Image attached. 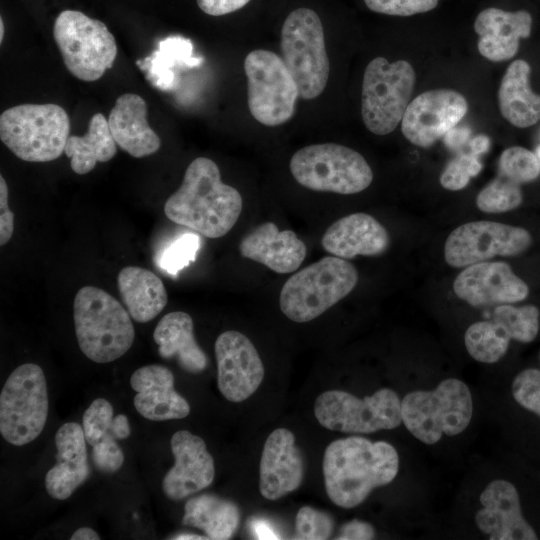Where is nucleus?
Wrapping results in <instances>:
<instances>
[{
  "label": "nucleus",
  "instance_id": "1",
  "mask_svg": "<svg viewBox=\"0 0 540 540\" xmlns=\"http://www.w3.org/2000/svg\"><path fill=\"white\" fill-rule=\"evenodd\" d=\"M398 470V453L385 441L350 436L331 442L324 452L326 493L346 509L360 505L373 489L391 483Z\"/></svg>",
  "mask_w": 540,
  "mask_h": 540
},
{
  "label": "nucleus",
  "instance_id": "2",
  "mask_svg": "<svg viewBox=\"0 0 540 540\" xmlns=\"http://www.w3.org/2000/svg\"><path fill=\"white\" fill-rule=\"evenodd\" d=\"M243 207L239 191L221 180L217 164L197 157L187 167L180 187L166 200L172 222L207 238H220L236 224Z\"/></svg>",
  "mask_w": 540,
  "mask_h": 540
},
{
  "label": "nucleus",
  "instance_id": "3",
  "mask_svg": "<svg viewBox=\"0 0 540 540\" xmlns=\"http://www.w3.org/2000/svg\"><path fill=\"white\" fill-rule=\"evenodd\" d=\"M73 318L80 350L96 363L117 360L133 344L135 331L129 312L103 289H79L74 298Z\"/></svg>",
  "mask_w": 540,
  "mask_h": 540
},
{
  "label": "nucleus",
  "instance_id": "4",
  "mask_svg": "<svg viewBox=\"0 0 540 540\" xmlns=\"http://www.w3.org/2000/svg\"><path fill=\"white\" fill-rule=\"evenodd\" d=\"M358 283L355 266L326 256L293 274L283 285L279 306L297 323L311 321L346 297Z\"/></svg>",
  "mask_w": 540,
  "mask_h": 540
},
{
  "label": "nucleus",
  "instance_id": "5",
  "mask_svg": "<svg viewBox=\"0 0 540 540\" xmlns=\"http://www.w3.org/2000/svg\"><path fill=\"white\" fill-rule=\"evenodd\" d=\"M473 414L470 389L448 378L431 391L417 390L401 400L402 423L419 441L433 445L443 435L455 436L468 427Z\"/></svg>",
  "mask_w": 540,
  "mask_h": 540
},
{
  "label": "nucleus",
  "instance_id": "6",
  "mask_svg": "<svg viewBox=\"0 0 540 540\" xmlns=\"http://www.w3.org/2000/svg\"><path fill=\"white\" fill-rule=\"evenodd\" d=\"M70 132L67 112L56 104H21L0 116V138L19 159L49 162L65 150Z\"/></svg>",
  "mask_w": 540,
  "mask_h": 540
},
{
  "label": "nucleus",
  "instance_id": "7",
  "mask_svg": "<svg viewBox=\"0 0 540 540\" xmlns=\"http://www.w3.org/2000/svg\"><path fill=\"white\" fill-rule=\"evenodd\" d=\"M289 167L300 185L320 192L355 194L368 188L373 180L365 158L336 143L312 144L297 150Z\"/></svg>",
  "mask_w": 540,
  "mask_h": 540
},
{
  "label": "nucleus",
  "instance_id": "8",
  "mask_svg": "<svg viewBox=\"0 0 540 540\" xmlns=\"http://www.w3.org/2000/svg\"><path fill=\"white\" fill-rule=\"evenodd\" d=\"M283 61L304 100L317 98L326 88L330 64L322 22L315 11L298 8L285 19L281 30Z\"/></svg>",
  "mask_w": 540,
  "mask_h": 540
},
{
  "label": "nucleus",
  "instance_id": "9",
  "mask_svg": "<svg viewBox=\"0 0 540 540\" xmlns=\"http://www.w3.org/2000/svg\"><path fill=\"white\" fill-rule=\"evenodd\" d=\"M53 36L67 70L74 77L92 82L112 68L117 45L100 20L77 10H64L55 20Z\"/></svg>",
  "mask_w": 540,
  "mask_h": 540
},
{
  "label": "nucleus",
  "instance_id": "10",
  "mask_svg": "<svg viewBox=\"0 0 540 540\" xmlns=\"http://www.w3.org/2000/svg\"><path fill=\"white\" fill-rule=\"evenodd\" d=\"M415 72L405 60L392 63L372 59L365 68L361 114L365 127L376 135L393 132L402 121L415 85Z\"/></svg>",
  "mask_w": 540,
  "mask_h": 540
},
{
  "label": "nucleus",
  "instance_id": "11",
  "mask_svg": "<svg viewBox=\"0 0 540 540\" xmlns=\"http://www.w3.org/2000/svg\"><path fill=\"white\" fill-rule=\"evenodd\" d=\"M49 409L40 366L26 363L7 378L0 394V433L12 445L23 446L42 432Z\"/></svg>",
  "mask_w": 540,
  "mask_h": 540
},
{
  "label": "nucleus",
  "instance_id": "12",
  "mask_svg": "<svg viewBox=\"0 0 540 540\" xmlns=\"http://www.w3.org/2000/svg\"><path fill=\"white\" fill-rule=\"evenodd\" d=\"M244 71L252 117L269 127L289 121L295 112L299 90L283 59L272 51L256 49L245 57Z\"/></svg>",
  "mask_w": 540,
  "mask_h": 540
},
{
  "label": "nucleus",
  "instance_id": "13",
  "mask_svg": "<svg viewBox=\"0 0 540 540\" xmlns=\"http://www.w3.org/2000/svg\"><path fill=\"white\" fill-rule=\"evenodd\" d=\"M314 413L323 427L343 433L368 434L391 430L402 423L401 400L389 388L379 389L364 398L346 391L329 390L317 397Z\"/></svg>",
  "mask_w": 540,
  "mask_h": 540
},
{
  "label": "nucleus",
  "instance_id": "14",
  "mask_svg": "<svg viewBox=\"0 0 540 540\" xmlns=\"http://www.w3.org/2000/svg\"><path fill=\"white\" fill-rule=\"evenodd\" d=\"M532 241L530 232L522 227L486 220L467 222L447 237L444 258L449 266L463 268L496 256L520 255Z\"/></svg>",
  "mask_w": 540,
  "mask_h": 540
},
{
  "label": "nucleus",
  "instance_id": "15",
  "mask_svg": "<svg viewBox=\"0 0 540 540\" xmlns=\"http://www.w3.org/2000/svg\"><path fill=\"white\" fill-rule=\"evenodd\" d=\"M468 103L452 89H433L412 100L401 121V131L412 144L427 148L455 127L465 116Z\"/></svg>",
  "mask_w": 540,
  "mask_h": 540
},
{
  "label": "nucleus",
  "instance_id": "16",
  "mask_svg": "<svg viewBox=\"0 0 540 540\" xmlns=\"http://www.w3.org/2000/svg\"><path fill=\"white\" fill-rule=\"evenodd\" d=\"M214 349L221 394L231 402L249 398L264 378V366L253 343L241 332L230 330L217 337Z\"/></svg>",
  "mask_w": 540,
  "mask_h": 540
},
{
  "label": "nucleus",
  "instance_id": "17",
  "mask_svg": "<svg viewBox=\"0 0 540 540\" xmlns=\"http://www.w3.org/2000/svg\"><path fill=\"white\" fill-rule=\"evenodd\" d=\"M455 295L474 307L511 304L525 300L529 287L501 261L465 267L453 282Z\"/></svg>",
  "mask_w": 540,
  "mask_h": 540
},
{
  "label": "nucleus",
  "instance_id": "18",
  "mask_svg": "<svg viewBox=\"0 0 540 540\" xmlns=\"http://www.w3.org/2000/svg\"><path fill=\"white\" fill-rule=\"evenodd\" d=\"M174 466L162 481V490L171 500H181L208 487L214 480V460L204 440L187 430L171 437Z\"/></svg>",
  "mask_w": 540,
  "mask_h": 540
},
{
  "label": "nucleus",
  "instance_id": "19",
  "mask_svg": "<svg viewBox=\"0 0 540 540\" xmlns=\"http://www.w3.org/2000/svg\"><path fill=\"white\" fill-rule=\"evenodd\" d=\"M477 527L491 540H535L537 534L522 515L519 494L509 481H491L480 494Z\"/></svg>",
  "mask_w": 540,
  "mask_h": 540
},
{
  "label": "nucleus",
  "instance_id": "20",
  "mask_svg": "<svg viewBox=\"0 0 540 540\" xmlns=\"http://www.w3.org/2000/svg\"><path fill=\"white\" fill-rule=\"evenodd\" d=\"M259 475L260 493L268 500H277L301 485L304 462L290 430L278 428L267 437Z\"/></svg>",
  "mask_w": 540,
  "mask_h": 540
},
{
  "label": "nucleus",
  "instance_id": "21",
  "mask_svg": "<svg viewBox=\"0 0 540 540\" xmlns=\"http://www.w3.org/2000/svg\"><path fill=\"white\" fill-rule=\"evenodd\" d=\"M130 385L137 392L134 406L146 419H181L190 413V405L175 391L174 376L167 367L158 364L140 367L131 375Z\"/></svg>",
  "mask_w": 540,
  "mask_h": 540
},
{
  "label": "nucleus",
  "instance_id": "22",
  "mask_svg": "<svg viewBox=\"0 0 540 540\" xmlns=\"http://www.w3.org/2000/svg\"><path fill=\"white\" fill-rule=\"evenodd\" d=\"M322 247L333 256L352 259L356 256H377L390 245L387 230L366 213H353L332 223L325 231Z\"/></svg>",
  "mask_w": 540,
  "mask_h": 540
},
{
  "label": "nucleus",
  "instance_id": "23",
  "mask_svg": "<svg viewBox=\"0 0 540 540\" xmlns=\"http://www.w3.org/2000/svg\"><path fill=\"white\" fill-rule=\"evenodd\" d=\"M86 438L83 426L75 422L63 424L56 432L57 463L45 476L48 494L57 500H65L89 476Z\"/></svg>",
  "mask_w": 540,
  "mask_h": 540
},
{
  "label": "nucleus",
  "instance_id": "24",
  "mask_svg": "<svg viewBox=\"0 0 540 540\" xmlns=\"http://www.w3.org/2000/svg\"><path fill=\"white\" fill-rule=\"evenodd\" d=\"M239 251L242 257L280 274L297 270L307 254L306 245L293 231H280L272 222H265L245 235Z\"/></svg>",
  "mask_w": 540,
  "mask_h": 540
},
{
  "label": "nucleus",
  "instance_id": "25",
  "mask_svg": "<svg viewBox=\"0 0 540 540\" xmlns=\"http://www.w3.org/2000/svg\"><path fill=\"white\" fill-rule=\"evenodd\" d=\"M531 28L532 17L525 10L484 9L474 22L479 53L494 62L509 60L517 53L520 39L529 37Z\"/></svg>",
  "mask_w": 540,
  "mask_h": 540
},
{
  "label": "nucleus",
  "instance_id": "26",
  "mask_svg": "<svg viewBox=\"0 0 540 540\" xmlns=\"http://www.w3.org/2000/svg\"><path fill=\"white\" fill-rule=\"evenodd\" d=\"M108 125L116 144L132 157L157 152L161 140L147 121V104L134 93L120 95L111 109Z\"/></svg>",
  "mask_w": 540,
  "mask_h": 540
},
{
  "label": "nucleus",
  "instance_id": "27",
  "mask_svg": "<svg viewBox=\"0 0 540 540\" xmlns=\"http://www.w3.org/2000/svg\"><path fill=\"white\" fill-rule=\"evenodd\" d=\"M193 328L189 314L170 312L156 325L153 339L162 358H175L182 369L197 374L205 370L208 359L194 337Z\"/></svg>",
  "mask_w": 540,
  "mask_h": 540
},
{
  "label": "nucleus",
  "instance_id": "28",
  "mask_svg": "<svg viewBox=\"0 0 540 540\" xmlns=\"http://www.w3.org/2000/svg\"><path fill=\"white\" fill-rule=\"evenodd\" d=\"M117 285L127 311L136 322L153 320L167 304L165 286L150 270L137 266L124 267L118 273Z\"/></svg>",
  "mask_w": 540,
  "mask_h": 540
},
{
  "label": "nucleus",
  "instance_id": "29",
  "mask_svg": "<svg viewBox=\"0 0 540 540\" xmlns=\"http://www.w3.org/2000/svg\"><path fill=\"white\" fill-rule=\"evenodd\" d=\"M531 68L522 60L513 61L507 68L498 91L502 116L512 125L526 128L540 121V95L530 87Z\"/></svg>",
  "mask_w": 540,
  "mask_h": 540
},
{
  "label": "nucleus",
  "instance_id": "30",
  "mask_svg": "<svg viewBox=\"0 0 540 540\" xmlns=\"http://www.w3.org/2000/svg\"><path fill=\"white\" fill-rule=\"evenodd\" d=\"M239 522L240 510L234 502L208 494L190 498L182 518L183 525L197 527L213 540L230 539Z\"/></svg>",
  "mask_w": 540,
  "mask_h": 540
},
{
  "label": "nucleus",
  "instance_id": "31",
  "mask_svg": "<svg viewBox=\"0 0 540 540\" xmlns=\"http://www.w3.org/2000/svg\"><path fill=\"white\" fill-rule=\"evenodd\" d=\"M116 152V142L102 113L91 117L86 134L69 136L64 150L71 169L79 175L92 171L98 162L111 160Z\"/></svg>",
  "mask_w": 540,
  "mask_h": 540
},
{
  "label": "nucleus",
  "instance_id": "32",
  "mask_svg": "<svg viewBox=\"0 0 540 540\" xmlns=\"http://www.w3.org/2000/svg\"><path fill=\"white\" fill-rule=\"evenodd\" d=\"M510 340L505 329L494 320L475 322L464 334L469 355L478 362L488 364L499 361L506 354Z\"/></svg>",
  "mask_w": 540,
  "mask_h": 540
},
{
  "label": "nucleus",
  "instance_id": "33",
  "mask_svg": "<svg viewBox=\"0 0 540 540\" xmlns=\"http://www.w3.org/2000/svg\"><path fill=\"white\" fill-rule=\"evenodd\" d=\"M540 311L534 305L513 306L498 305L493 312V319L500 324L511 339L529 343L539 331Z\"/></svg>",
  "mask_w": 540,
  "mask_h": 540
},
{
  "label": "nucleus",
  "instance_id": "34",
  "mask_svg": "<svg viewBox=\"0 0 540 540\" xmlns=\"http://www.w3.org/2000/svg\"><path fill=\"white\" fill-rule=\"evenodd\" d=\"M190 43L181 38H168L160 43L159 50L137 61V65L147 72V79L156 87L167 89L172 83L173 74L170 71L175 59L188 49Z\"/></svg>",
  "mask_w": 540,
  "mask_h": 540
},
{
  "label": "nucleus",
  "instance_id": "35",
  "mask_svg": "<svg viewBox=\"0 0 540 540\" xmlns=\"http://www.w3.org/2000/svg\"><path fill=\"white\" fill-rule=\"evenodd\" d=\"M521 185L498 175L477 195V207L486 213H503L518 208L523 200Z\"/></svg>",
  "mask_w": 540,
  "mask_h": 540
},
{
  "label": "nucleus",
  "instance_id": "36",
  "mask_svg": "<svg viewBox=\"0 0 540 540\" xmlns=\"http://www.w3.org/2000/svg\"><path fill=\"white\" fill-rule=\"evenodd\" d=\"M539 174V158L524 147H509L502 152L499 158L498 175L519 185L535 180Z\"/></svg>",
  "mask_w": 540,
  "mask_h": 540
},
{
  "label": "nucleus",
  "instance_id": "37",
  "mask_svg": "<svg viewBox=\"0 0 540 540\" xmlns=\"http://www.w3.org/2000/svg\"><path fill=\"white\" fill-rule=\"evenodd\" d=\"M200 247L199 236L185 233L172 240L157 256V265L169 275L176 276L196 259Z\"/></svg>",
  "mask_w": 540,
  "mask_h": 540
},
{
  "label": "nucleus",
  "instance_id": "38",
  "mask_svg": "<svg viewBox=\"0 0 540 540\" xmlns=\"http://www.w3.org/2000/svg\"><path fill=\"white\" fill-rule=\"evenodd\" d=\"M114 409L109 401L103 398L95 399L83 415V430L86 441L92 447L100 442L107 434L112 433Z\"/></svg>",
  "mask_w": 540,
  "mask_h": 540
},
{
  "label": "nucleus",
  "instance_id": "39",
  "mask_svg": "<svg viewBox=\"0 0 540 540\" xmlns=\"http://www.w3.org/2000/svg\"><path fill=\"white\" fill-rule=\"evenodd\" d=\"M481 168L482 164L477 155L460 154L448 162L440 175V184L447 190H461L472 177L479 174Z\"/></svg>",
  "mask_w": 540,
  "mask_h": 540
},
{
  "label": "nucleus",
  "instance_id": "40",
  "mask_svg": "<svg viewBox=\"0 0 540 540\" xmlns=\"http://www.w3.org/2000/svg\"><path fill=\"white\" fill-rule=\"evenodd\" d=\"M297 539H328L333 531L332 518L309 506L299 509L296 515Z\"/></svg>",
  "mask_w": 540,
  "mask_h": 540
},
{
  "label": "nucleus",
  "instance_id": "41",
  "mask_svg": "<svg viewBox=\"0 0 540 540\" xmlns=\"http://www.w3.org/2000/svg\"><path fill=\"white\" fill-rule=\"evenodd\" d=\"M511 389L518 404L540 417V370L521 371L514 378Z\"/></svg>",
  "mask_w": 540,
  "mask_h": 540
},
{
  "label": "nucleus",
  "instance_id": "42",
  "mask_svg": "<svg viewBox=\"0 0 540 540\" xmlns=\"http://www.w3.org/2000/svg\"><path fill=\"white\" fill-rule=\"evenodd\" d=\"M366 6L377 13L393 16H411L434 9L438 0H364Z\"/></svg>",
  "mask_w": 540,
  "mask_h": 540
},
{
  "label": "nucleus",
  "instance_id": "43",
  "mask_svg": "<svg viewBox=\"0 0 540 540\" xmlns=\"http://www.w3.org/2000/svg\"><path fill=\"white\" fill-rule=\"evenodd\" d=\"M113 434H107L93 446L92 460L96 468L104 473L117 471L124 462V454Z\"/></svg>",
  "mask_w": 540,
  "mask_h": 540
},
{
  "label": "nucleus",
  "instance_id": "44",
  "mask_svg": "<svg viewBox=\"0 0 540 540\" xmlns=\"http://www.w3.org/2000/svg\"><path fill=\"white\" fill-rule=\"evenodd\" d=\"M14 214L9 208L8 186L4 177L0 176V245H5L12 237Z\"/></svg>",
  "mask_w": 540,
  "mask_h": 540
},
{
  "label": "nucleus",
  "instance_id": "45",
  "mask_svg": "<svg viewBox=\"0 0 540 540\" xmlns=\"http://www.w3.org/2000/svg\"><path fill=\"white\" fill-rule=\"evenodd\" d=\"M199 8L211 16H222L244 7L250 0H196Z\"/></svg>",
  "mask_w": 540,
  "mask_h": 540
},
{
  "label": "nucleus",
  "instance_id": "46",
  "mask_svg": "<svg viewBox=\"0 0 540 540\" xmlns=\"http://www.w3.org/2000/svg\"><path fill=\"white\" fill-rule=\"evenodd\" d=\"M375 537L373 526L360 520H352L344 524L336 539L341 540H369Z\"/></svg>",
  "mask_w": 540,
  "mask_h": 540
},
{
  "label": "nucleus",
  "instance_id": "47",
  "mask_svg": "<svg viewBox=\"0 0 540 540\" xmlns=\"http://www.w3.org/2000/svg\"><path fill=\"white\" fill-rule=\"evenodd\" d=\"M470 130L466 127H453L443 137L444 143L450 149L461 147L469 138Z\"/></svg>",
  "mask_w": 540,
  "mask_h": 540
},
{
  "label": "nucleus",
  "instance_id": "48",
  "mask_svg": "<svg viewBox=\"0 0 540 540\" xmlns=\"http://www.w3.org/2000/svg\"><path fill=\"white\" fill-rule=\"evenodd\" d=\"M251 530L257 539H279L280 536L272 525L264 519L251 521Z\"/></svg>",
  "mask_w": 540,
  "mask_h": 540
},
{
  "label": "nucleus",
  "instance_id": "49",
  "mask_svg": "<svg viewBox=\"0 0 540 540\" xmlns=\"http://www.w3.org/2000/svg\"><path fill=\"white\" fill-rule=\"evenodd\" d=\"M112 433L118 440L126 439L131 434V428L126 415L119 414L113 418Z\"/></svg>",
  "mask_w": 540,
  "mask_h": 540
},
{
  "label": "nucleus",
  "instance_id": "50",
  "mask_svg": "<svg viewBox=\"0 0 540 540\" xmlns=\"http://www.w3.org/2000/svg\"><path fill=\"white\" fill-rule=\"evenodd\" d=\"M490 140L486 135H477L470 141L471 153L479 155L489 148Z\"/></svg>",
  "mask_w": 540,
  "mask_h": 540
},
{
  "label": "nucleus",
  "instance_id": "51",
  "mask_svg": "<svg viewBox=\"0 0 540 540\" xmlns=\"http://www.w3.org/2000/svg\"><path fill=\"white\" fill-rule=\"evenodd\" d=\"M70 539L71 540H99L100 536L92 528L81 527L72 534Z\"/></svg>",
  "mask_w": 540,
  "mask_h": 540
},
{
  "label": "nucleus",
  "instance_id": "52",
  "mask_svg": "<svg viewBox=\"0 0 540 540\" xmlns=\"http://www.w3.org/2000/svg\"><path fill=\"white\" fill-rule=\"evenodd\" d=\"M171 539H174V540H190V539H208V537H203V536H199V535H196V534H191V533H181V534H178V535H175L174 537H172Z\"/></svg>",
  "mask_w": 540,
  "mask_h": 540
},
{
  "label": "nucleus",
  "instance_id": "53",
  "mask_svg": "<svg viewBox=\"0 0 540 540\" xmlns=\"http://www.w3.org/2000/svg\"><path fill=\"white\" fill-rule=\"evenodd\" d=\"M4 37V23L3 19L0 18V42L2 43Z\"/></svg>",
  "mask_w": 540,
  "mask_h": 540
},
{
  "label": "nucleus",
  "instance_id": "54",
  "mask_svg": "<svg viewBox=\"0 0 540 540\" xmlns=\"http://www.w3.org/2000/svg\"><path fill=\"white\" fill-rule=\"evenodd\" d=\"M536 153H537V154H536L537 157H538L539 160H540V146L537 148Z\"/></svg>",
  "mask_w": 540,
  "mask_h": 540
},
{
  "label": "nucleus",
  "instance_id": "55",
  "mask_svg": "<svg viewBox=\"0 0 540 540\" xmlns=\"http://www.w3.org/2000/svg\"><path fill=\"white\" fill-rule=\"evenodd\" d=\"M539 358H540V354H539Z\"/></svg>",
  "mask_w": 540,
  "mask_h": 540
}]
</instances>
